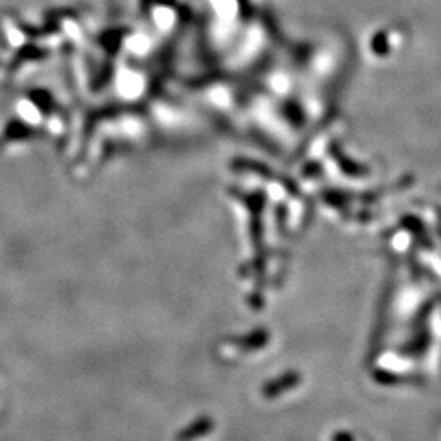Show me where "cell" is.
<instances>
[{"instance_id": "1", "label": "cell", "mask_w": 441, "mask_h": 441, "mask_svg": "<svg viewBox=\"0 0 441 441\" xmlns=\"http://www.w3.org/2000/svg\"><path fill=\"white\" fill-rule=\"evenodd\" d=\"M211 428H213L211 420L201 418V420H198L197 423L190 425L188 428H185L183 432L180 433V437H178V441H193V440H197L198 437H201V435H204L206 432H209Z\"/></svg>"}]
</instances>
